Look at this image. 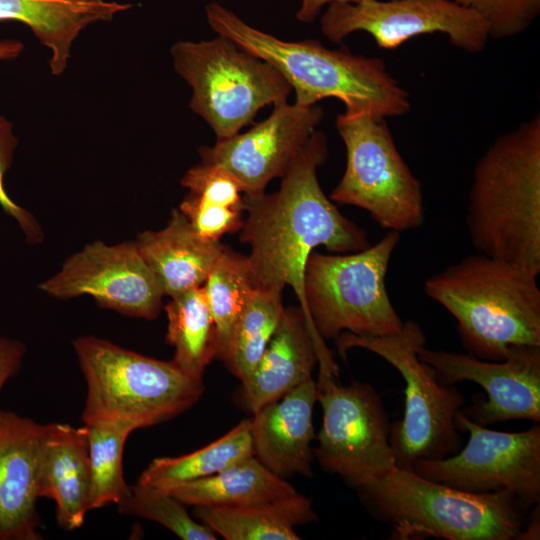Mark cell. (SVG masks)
I'll list each match as a JSON object with an SVG mask.
<instances>
[{
	"mask_svg": "<svg viewBox=\"0 0 540 540\" xmlns=\"http://www.w3.org/2000/svg\"><path fill=\"white\" fill-rule=\"evenodd\" d=\"M25 353V346L18 340L0 337V392L20 370Z\"/></svg>",
	"mask_w": 540,
	"mask_h": 540,
	"instance_id": "obj_34",
	"label": "cell"
},
{
	"mask_svg": "<svg viewBox=\"0 0 540 540\" xmlns=\"http://www.w3.org/2000/svg\"><path fill=\"white\" fill-rule=\"evenodd\" d=\"M355 0H301L300 8L296 13V18L305 23L313 22L322 9L334 2H352Z\"/></svg>",
	"mask_w": 540,
	"mask_h": 540,
	"instance_id": "obj_35",
	"label": "cell"
},
{
	"mask_svg": "<svg viewBox=\"0 0 540 540\" xmlns=\"http://www.w3.org/2000/svg\"><path fill=\"white\" fill-rule=\"evenodd\" d=\"M88 440L90 510L120 503L129 493L122 458L131 431L114 425H84Z\"/></svg>",
	"mask_w": 540,
	"mask_h": 540,
	"instance_id": "obj_30",
	"label": "cell"
},
{
	"mask_svg": "<svg viewBox=\"0 0 540 540\" xmlns=\"http://www.w3.org/2000/svg\"><path fill=\"white\" fill-rule=\"evenodd\" d=\"M336 129L346 168L330 199L366 210L382 228L405 232L425 222L422 185L399 153L385 118L344 112Z\"/></svg>",
	"mask_w": 540,
	"mask_h": 540,
	"instance_id": "obj_10",
	"label": "cell"
},
{
	"mask_svg": "<svg viewBox=\"0 0 540 540\" xmlns=\"http://www.w3.org/2000/svg\"><path fill=\"white\" fill-rule=\"evenodd\" d=\"M327 157L326 136L316 130L283 175L277 192L245 196L247 217L240 230V241L250 247L252 287L282 293L290 286L307 319L304 278L314 249L324 246L344 254L369 246L366 233L342 215L320 186L317 169Z\"/></svg>",
	"mask_w": 540,
	"mask_h": 540,
	"instance_id": "obj_1",
	"label": "cell"
},
{
	"mask_svg": "<svg viewBox=\"0 0 540 540\" xmlns=\"http://www.w3.org/2000/svg\"><path fill=\"white\" fill-rule=\"evenodd\" d=\"M131 3L110 0H0V21L27 25L51 51L53 75L67 68L73 41L89 25L111 21L131 9Z\"/></svg>",
	"mask_w": 540,
	"mask_h": 540,
	"instance_id": "obj_21",
	"label": "cell"
},
{
	"mask_svg": "<svg viewBox=\"0 0 540 540\" xmlns=\"http://www.w3.org/2000/svg\"><path fill=\"white\" fill-rule=\"evenodd\" d=\"M216 337V358L223 360L236 324L254 288L246 255L224 245L203 285Z\"/></svg>",
	"mask_w": 540,
	"mask_h": 540,
	"instance_id": "obj_28",
	"label": "cell"
},
{
	"mask_svg": "<svg viewBox=\"0 0 540 540\" xmlns=\"http://www.w3.org/2000/svg\"><path fill=\"white\" fill-rule=\"evenodd\" d=\"M477 14L490 38L505 39L527 30L540 13V0H454Z\"/></svg>",
	"mask_w": 540,
	"mask_h": 540,
	"instance_id": "obj_32",
	"label": "cell"
},
{
	"mask_svg": "<svg viewBox=\"0 0 540 540\" xmlns=\"http://www.w3.org/2000/svg\"><path fill=\"white\" fill-rule=\"evenodd\" d=\"M338 368H319L317 401L322 407L314 457L329 473L360 488L396 466L384 404L368 383L342 385Z\"/></svg>",
	"mask_w": 540,
	"mask_h": 540,
	"instance_id": "obj_11",
	"label": "cell"
},
{
	"mask_svg": "<svg viewBox=\"0 0 540 540\" xmlns=\"http://www.w3.org/2000/svg\"><path fill=\"white\" fill-rule=\"evenodd\" d=\"M426 339L414 321L400 331L381 337L343 332L335 338L338 353L345 358L350 348L368 350L395 367L406 388L403 418L390 427L389 441L396 466L411 468L420 459H440L455 454L461 438L455 416L465 402L456 387L442 384L436 372L418 357Z\"/></svg>",
	"mask_w": 540,
	"mask_h": 540,
	"instance_id": "obj_7",
	"label": "cell"
},
{
	"mask_svg": "<svg viewBox=\"0 0 540 540\" xmlns=\"http://www.w3.org/2000/svg\"><path fill=\"white\" fill-rule=\"evenodd\" d=\"M458 430L469 439L457 454L417 460L418 475L473 493L505 491L529 508L540 500V427L522 432H502L484 427L461 410L455 416Z\"/></svg>",
	"mask_w": 540,
	"mask_h": 540,
	"instance_id": "obj_12",
	"label": "cell"
},
{
	"mask_svg": "<svg viewBox=\"0 0 540 540\" xmlns=\"http://www.w3.org/2000/svg\"><path fill=\"white\" fill-rule=\"evenodd\" d=\"M18 144L19 140L13 133V124L4 116H0V207L16 220L29 243H38L42 240L43 234L36 220L10 198L4 187V176L12 165Z\"/></svg>",
	"mask_w": 540,
	"mask_h": 540,
	"instance_id": "obj_33",
	"label": "cell"
},
{
	"mask_svg": "<svg viewBox=\"0 0 540 540\" xmlns=\"http://www.w3.org/2000/svg\"><path fill=\"white\" fill-rule=\"evenodd\" d=\"M428 297L457 321L463 345L484 360L501 361L516 346H540L537 277L477 252L424 282Z\"/></svg>",
	"mask_w": 540,
	"mask_h": 540,
	"instance_id": "obj_4",
	"label": "cell"
},
{
	"mask_svg": "<svg viewBox=\"0 0 540 540\" xmlns=\"http://www.w3.org/2000/svg\"><path fill=\"white\" fill-rule=\"evenodd\" d=\"M39 288L60 299L90 295L101 307L149 320L159 315L164 296L135 241L88 244Z\"/></svg>",
	"mask_w": 540,
	"mask_h": 540,
	"instance_id": "obj_14",
	"label": "cell"
},
{
	"mask_svg": "<svg viewBox=\"0 0 540 540\" xmlns=\"http://www.w3.org/2000/svg\"><path fill=\"white\" fill-rule=\"evenodd\" d=\"M37 495L56 503V517L64 530L82 526L90 510L88 440L84 427L49 423Z\"/></svg>",
	"mask_w": 540,
	"mask_h": 540,
	"instance_id": "obj_20",
	"label": "cell"
},
{
	"mask_svg": "<svg viewBox=\"0 0 540 540\" xmlns=\"http://www.w3.org/2000/svg\"><path fill=\"white\" fill-rule=\"evenodd\" d=\"M296 489L255 456L237 461L221 472L185 483L171 494L186 506L244 507L283 500Z\"/></svg>",
	"mask_w": 540,
	"mask_h": 540,
	"instance_id": "obj_24",
	"label": "cell"
},
{
	"mask_svg": "<svg viewBox=\"0 0 540 540\" xmlns=\"http://www.w3.org/2000/svg\"><path fill=\"white\" fill-rule=\"evenodd\" d=\"M316 401V383L311 378L253 413V454L282 478L293 474L312 475Z\"/></svg>",
	"mask_w": 540,
	"mask_h": 540,
	"instance_id": "obj_19",
	"label": "cell"
},
{
	"mask_svg": "<svg viewBox=\"0 0 540 540\" xmlns=\"http://www.w3.org/2000/svg\"><path fill=\"white\" fill-rule=\"evenodd\" d=\"M336 365L324 339L301 307L284 308L281 321L250 376L242 382L247 408L255 413L312 378L316 366Z\"/></svg>",
	"mask_w": 540,
	"mask_h": 540,
	"instance_id": "obj_18",
	"label": "cell"
},
{
	"mask_svg": "<svg viewBox=\"0 0 540 540\" xmlns=\"http://www.w3.org/2000/svg\"><path fill=\"white\" fill-rule=\"evenodd\" d=\"M400 233L389 230L376 244L344 254L313 251L304 293L307 316L325 340L343 332L381 337L402 329L386 289V274Z\"/></svg>",
	"mask_w": 540,
	"mask_h": 540,
	"instance_id": "obj_8",
	"label": "cell"
},
{
	"mask_svg": "<svg viewBox=\"0 0 540 540\" xmlns=\"http://www.w3.org/2000/svg\"><path fill=\"white\" fill-rule=\"evenodd\" d=\"M359 490L400 540H514L536 534L535 525L527 526L529 508L505 491L467 492L397 466Z\"/></svg>",
	"mask_w": 540,
	"mask_h": 540,
	"instance_id": "obj_5",
	"label": "cell"
},
{
	"mask_svg": "<svg viewBox=\"0 0 540 540\" xmlns=\"http://www.w3.org/2000/svg\"><path fill=\"white\" fill-rule=\"evenodd\" d=\"M170 52L175 71L192 88L190 109L217 140L236 135L262 108L287 100L292 92L273 66L220 35L177 42Z\"/></svg>",
	"mask_w": 540,
	"mask_h": 540,
	"instance_id": "obj_9",
	"label": "cell"
},
{
	"mask_svg": "<svg viewBox=\"0 0 540 540\" xmlns=\"http://www.w3.org/2000/svg\"><path fill=\"white\" fill-rule=\"evenodd\" d=\"M165 311L166 342L175 349L173 362L188 376L202 380L206 367L216 358L215 328L204 287L170 297Z\"/></svg>",
	"mask_w": 540,
	"mask_h": 540,
	"instance_id": "obj_27",
	"label": "cell"
},
{
	"mask_svg": "<svg viewBox=\"0 0 540 540\" xmlns=\"http://www.w3.org/2000/svg\"><path fill=\"white\" fill-rule=\"evenodd\" d=\"M253 455L251 419H245L210 444L179 457L155 458L137 484L171 493L177 487L215 475L237 461Z\"/></svg>",
	"mask_w": 540,
	"mask_h": 540,
	"instance_id": "obj_26",
	"label": "cell"
},
{
	"mask_svg": "<svg viewBox=\"0 0 540 540\" xmlns=\"http://www.w3.org/2000/svg\"><path fill=\"white\" fill-rule=\"evenodd\" d=\"M49 424L0 412V540H38L40 466Z\"/></svg>",
	"mask_w": 540,
	"mask_h": 540,
	"instance_id": "obj_17",
	"label": "cell"
},
{
	"mask_svg": "<svg viewBox=\"0 0 540 540\" xmlns=\"http://www.w3.org/2000/svg\"><path fill=\"white\" fill-rule=\"evenodd\" d=\"M321 31L332 42L364 31L378 47L395 49L430 33L445 34L450 44L468 53L482 52L490 39L483 20L454 0H355L327 6Z\"/></svg>",
	"mask_w": 540,
	"mask_h": 540,
	"instance_id": "obj_13",
	"label": "cell"
},
{
	"mask_svg": "<svg viewBox=\"0 0 540 540\" xmlns=\"http://www.w3.org/2000/svg\"><path fill=\"white\" fill-rule=\"evenodd\" d=\"M189 190L179 205L196 234L207 242H219L244 224L245 193L238 179L226 168L200 162L181 179Z\"/></svg>",
	"mask_w": 540,
	"mask_h": 540,
	"instance_id": "obj_23",
	"label": "cell"
},
{
	"mask_svg": "<svg viewBox=\"0 0 540 540\" xmlns=\"http://www.w3.org/2000/svg\"><path fill=\"white\" fill-rule=\"evenodd\" d=\"M323 116L317 104L279 101L266 119L248 131L200 147L201 162L226 168L241 183L245 196L260 195L270 181L283 177Z\"/></svg>",
	"mask_w": 540,
	"mask_h": 540,
	"instance_id": "obj_16",
	"label": "cell"
},
{
	"mask_svg": "<svg viewBox=\"0 0 540 540\" xmlns=\"http://www.w3.org/2000/svg\"><path fill=\"white\" fill-rule=\"evenodd\" d=\"M211 29L269 63L295 92V104L316 105L336 98L347 113L399 117L411 109L409 92L376 57L329 49L319 41H285L250 26L231 10L212 2L205 7Z\"/></svg>",
	"mask_w": 540,
	"mask_h": 540,
	"instance_id": "obj_3",
	"label": "cell"
},
{
	"mask_svg": "<svg viewBox=\"0 0 540 540\" xmlns=\"http://www.w3.org/2000/svg\"><path fill=\"white\" fill-rule=\"evenodd\" d=\"M194 515L227 540H299L295 528L317 521L312 501L299 493L244 507L197 506Z\"/></svg>",
	"mask_w": 540,
	"mask_h": 540,
	"instance_id": "obj_25",
	"label": "cell"
},
{
	"mask_svg": "<svg viewBox=\"0 0 540 540\" xmlns=\"http://www.w3.org/2000/svg\"><path fill=\"white\" fill-rule=\"evenodd\" d=\"M466 226L474 249L540 274V114L498 136L478 159Z\"/></svg>",
	"mask_w": 540,
	"mask_h": 540,
	"instance_id": "obj_2",
	"label": "cell"
},
{
	"mask_svg": "<svg viewBox=\"0 0 540 540\" xmlns=\"http://www.w3.org/2000/svg\"><path fill=\"white\" fill-rule=\"evenodd\" d=\"M24 46L20 41L7 39L0 41V60H12L17 58L23 51Z\"/></svg>",
	"mask_w": 540,
	"mask_h": 540,
	"instance_id": "obj_36",
	"label": "cell"
},
{
	"mask_svg": "<svg viewBox=\"0 0 540 540\" xmlns=\"http://www.w3.org/2000/svg\"><path fill=\"white\" fill-rule=\"evenodd\" d=\"M87 384L84 425H114L131 432L169 421L204 392L202 380L174 362L148 357L94 336L73 342Z\"/></svg>",
	"mask_w": 540,
	"mask_h": 540,
	"instance_id": "obj_6",
	"label": "cell"
},
{
	"mask_svg": "<svg viewBox=\"0 0 540 540\" xmlns=\"http://www.w3.org/2000/svg\"><path fill=\"white\" fill-rule=\"evenodd\" d=\"M135 242L169 297L203 286L224 247L201 239L179 209L172 210L166 227L141 232Z\"/></svg>",
	"mask_w": 540,
	"mask_h": 540,
	"instance_id": "obj_22",
	"label": "cell"
},
{
	"mask_svg": "<svg viewBox=\"0 0 540 540\" xmlns=\"http://www.w3.org/2000/svg\"><path fill=\"white\" fill-rule=\"evenodd\" d=\"M282 293L254 289L222 360L241 383L252 373L281 321Z\"/></svg>",
	"mask_w": 540,
	"mask_h": 540,
	"instance_id": "obj_29",
	"label": "cell"
},
{
	"mask_svg": "<svg viewBox=\"0 0 540 540\" xmlns=\"http://www.w3.org/2000/svg\"><path fill=\"white\" fill-rule=\"evenodd\" d=\"M119 512L155 521L183 540H215L216 533L187 512L186 505L171 493L135 484L118 503Z\"/></svg>",
	"mask_w": 540,
	"mask_h": 540,
	"instance_id": "obj_31",
	"label": "cell"
},
{
	"mask_svg": "<svg viewBox=\"0 0 540 540\" xmlns=\"http://www.w3.org/2000/svg\"><path fill=\"white\" fill-rule=\"evenodd\" d=\"M421 361L434 369L439 382L471 381L486 392V401L461 410L471 420L487 425L514 419L540 420V346H516L501 361L472 354L435 351L421 345Z\"/></svg>",
	"mask_w": 540,
	"mask_h": 540,
	"instance_id": "obj_15",
	"label": "cell"
}]
</instances>
